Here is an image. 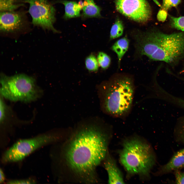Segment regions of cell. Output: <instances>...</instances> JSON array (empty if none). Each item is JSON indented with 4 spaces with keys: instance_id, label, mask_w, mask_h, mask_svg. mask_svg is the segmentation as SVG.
<instances>
[{
    "instance_id": "cell-24",
    "label": "cell",
    "mask_w": 184,
    "mask_h": 184,
    "mask_svg": "<svg viewBox=\"0 0 184 184\" xmlns=\"http://www.w3.org/2000/svg\"><path fill=\"white\" fill-rule=\"evenodd\" d=\"M167 12L162 9L159 10L157 15V18L158 21L162 22L165 21L167 15Z\"/></svg>"
},
{
    "instance_id": "cell-23",
    "label": "cell",
    "mask_w": 184,
    "mask_h": 184,
    "mask_svg": "<svg viewBox=\"0 0 184 184\" xmlns=\"http://www.w3.org/2000/svg\"><path fill=\"white\" fill-rule=\"evenodd\" d=\"M0 122H3L5 117V106L2 98H1L0 102Z\"/></svg>"
},
{
    "instance_id": "cell-5",
    "label": "cell",
    "mask_w": 184,
    "mask_h": 184,
    "mask_svg": "<svg viewBox=\"0 0 184 184\" xmlns=\"http://www.w3.org/2000/svg\"><path fill=\"white\" fill-rule=\"evenodd\" d=\"M0 93L2 97L10 101L29 102L39 98L41 91L33 78L23 74L1 76Z\"/></svg>"
},
{
    "instance_id": "cell-20",
    "label": "cell",
    "mask_w": 184,
    "mask_h": 184,
    "mask_svg": "<svg viewBox=\"0 0 184 184\" xmlns=\"http://www.w3.org/2000/svg\"><path fill=\"white\" fill-rule=\"evenodd\" d=\"M181 1V0H163L162 9L167 11L172 7H177Z\"/></svg>"
},
{
    "instance_id": "cell-21",
    "label": "cell",
    "mask_w": 184,
    "mask_h": 184,
    "mask_svg": "<svg viewBox=\"0 0 184 184\" xmlns=\"http://www.w3.org/2000/svg\"><path fill=\"white\" fill-rule=\"evenodd\" d=\"M35 181L33 179H26L12 180L8 181L7 183L14 184H32L34 183Z\"/></svg>"
},
{
    "instance_id": "cell-2",
    "label": "cell",
    "mask_w": 184,
    "mask_h": 184,
    "mask_svg": "<svg viewBox=\"0 0 184 184\" xmlns=\"http://www.w3.org/2000/svg\"><path fill=\"white\" fill-rule=\"evenodd\" d=\"M136 51L154 61H174L184 52V32L167 34L152 30L133 35Z\"/></svg>"
},
{
    "instance_id": "cell-14",
    "label": "cell",
    "mask_w": 184,
    "mask_h": 184,
    "mask_svg": "<svg viewBox=\"0 0 184 184\" xmlns=\"http://www.w3.org/2000/svg\"><path fill=\"white\" fill-rule=\"evenodd\" d=\"M129 44L128 39L124 37L116 41L111 47V49L117 55L119 66L122 57L128 49Z\"/></svg>"
},
{
    "instance_id": "cell-8",
    "label": "cell",
    "mask_w": 184,
    "mask_h": 184,
    "mask_svg": "<svg viewBox=\"0 0 184 184\" xmlns=\"http://www.w3.org/2000/svg\"><path fill=\"white\" fill-rule=\"evenodd\" d=\"M116 10L136 22L145 23L151 18V9L147 0H115Z\"/></svg>"
},
{
    "instance_id": "cell-11",
    "label": "cell",
    "mask_w": 184,
    "mask_h": 184,
    "mask_svg": "<svg viewBox=\"0 0 184 184\" xmlns=\"http://www.w3.org/2000/svg\"><path fill=\"white\" fill-rule=\"evenodd\" d=\"M184 168V148L175 153L170 160L160 168L159 172L162 174Z\"/></svg>"
},
{
    "instance_id": "cell-22",
    "label": "cell",
    "mask_w": 184,
    "mask_h": 184,
    "mask_svg": "<svg viewBox=\"0 0 184 184\" xmlns=\"http://www.w3.org/2000/svg\"><path fill=\"white\" fill-rule=\"evenodd\" d=\"M175 182L177 184H184V172L179 170L175 171Z\"/></svg>"
},
{
    "instance_id": "cell-19",
    "label": "cell",
    "mask_w": 184,
    "mask_h": 184,
    "mask_svg": "<svg viewBox=\"0 0 184 184\" xmlns=\"http://www.w3.org/2000/svg\"><path fill=\"white\" fill-rule=\"evenodd\" d=\"M175 135L178 141L184 144V120L182 121L177 127Z\"/></svg>"
},
{
    "instance_id": "cell-27",
    "label": "cell",
    "mask_w": 184,
    "mask_h": 184,
    "mask_svg": "<svg viewBox=\"0 0 184 184\" xmlns=\"http://www.w3.org/2000/svg\"><path fill=\"white\" fill-rule=\"evenodd\" d=\"M3 0H0V1H3Z\"/></svg>"
},
{
    "instance_id": "cell-18",
    "label": "cell",
    "mask_w": 184,
    "mask_h": 184,
    "mask_svg": "<svg viewBox=\"0 0 184 184\" xmlns=\"http://www.w3.org/2000/svg\"><path fill=\"white\" fill-rule=\"evenodd\" d=\"M170 25L173 28L184 31V16L175 17L169 16Z\"/></svg>"
},
{
    "instance_id": "cell-26",
    "label": "cell",
    "mask_w": 184,
    "mask_h": 184,
    "mask_svg": "<svg viewBox=\"0 0 184 184\" xmlns=\"http://www.w3.org/2000/svg\"><path fill=\"white\" fill-rule=\"evenodd\" d=\"M181 106L184 107V100H183L181 102Z\"/></svg>"
},
{
    "instance_id": "cell-1",
    "label": "cell",
    "mask_w": 184,
    "mask_h": 184,
    "mask_svg": "<svg viewBox=\"0 0 184 184\" xmlns=\"http://www.w3.org/2000/svg\"><path fill=\"white\" fill-rule=\"evenodd\" d=\"M100 123H83L65 139L61 148V164L76 182H98L96 169L107 155L108 135Z\"/></svg>"
},
{
    "instance_id": "cell-13",
    "label": "cell",
    "mask_w": 184,
    "mask_h": 184,
    "mask_svg": "<svg viewBox=\"0 0 184 184\" xmlns=\"http://www.w3.org/2000/svg\"><path fill=\"white\" fill-rule=\"evenodd\" d=\"M82 9V16L83 18L102 17L101 9L95 4L93 0H84Z\"/></svg>"
},
{
    "instance_id": "cell-17",
    "label": "cell",
    "mask_w": 184,
    "mask_h": 184,
    "mask_svg": "<svg viewBox=\"0 0 184 184\" xmlns=\"http://www.w3.org/2000/svg\"><path fill=\"white\" fill-rule=\"evenodd\" d=\"M97 59L99 65L102 69L106 70L110 66V58L105 53L102 52H99L98 54Z\"/></svg>"
},
{
    "instance_id": "cell-3",
    "label": "cell",
    "mask_w": 184,
    "mask_h": 184,
    "mask_svg": "<svg viewBox=\"0 0 184 184\" xmlns=\"http://www.w3.org/2000/svg\"><path fill=\"white\" fill-rule=\"evenodd\" d=\"M134 87L132 78L124 75L114 76L98 86L102 110L112 116H125L130 111Z\"/></svg>"
},
{
    "instance_id": "cell-15",
    "label": "cell",
    "mask_w": 184,
    "mask_h": 184,
    "mask_svg": "<svg viewBox=\"0 0 184 184\" xmlns=\"http://www.w3.org/2000/svg\"><path fill=\"white\" fill-rule=\"evenodd\" d=\"M124 26L122 21L117 18L112 25L110 31V40L117 38L123 34Z\"/></svg>"
},
{
    "instance_id": "cell-9",
    "label": "cell",
    "mask_w": 184,
    "mask_h": 184,
    "mask_svg": "<svg viewBox=\"0 0 184 184\" xmlns=\"http://www.w3.org/2000/svg\"><path fill=\"white\" fill-rule=\"evenodd\" d=\"M25 22L24 15L15 11L0 12V29L2 32H13L20 29Z\"/></svg>"
},
{
    "instance_id": "cell-12",
    "label": "cell",
    "mask_w": 184,
    "mask_h": 184,
    "mask_svg": "<svg viewBox=\"0 0 184 184\" xmlns=\"http://www.w3.org/2000/svg\"><path fill=\"white\" fill-rule=\"evenodd\" d=\"M55 2L61 3L64 5L65 13L63 18L65 19L77 17L81 16L80 11L83 5L82 1H80L78 3L74 1L59 0Z\"/></svg>"
},
{
    "instance_id": "cell-6",
    "label": "cell",
    "mask_w": 184,
    "mask_h": 184,
    "mask_svg": "<svg viewBox=\"0 0 184 184\" xmlns=\"http://www.w3.org/2000/svg\"><path fill=\"white\" fill-rule=\"evenodd\" d=\"M57 133L42 134L28 139H20L7 150L2 156L3 163L17 162L22 160L37 149L59 141L63 138Z\"/></svg>"
},
{
    "instance_id": "cell-7",
    "label": "cell",
    "mask_w": 184,
    "mask_h": 184,
    "mask_svg": "<svg viewBox=\"0 0 184 184\" xmlns=\"http://www.w3.org/2000/svg\"><path fill=\"white\" fill-rule=\"evenodd\" d=\"M23 2L29 4V13L34 25L54 32H59L53 26L56 20V10L48 0H24Z\"/></svg>"
},
{
    "instance_id": "cell-25",
    "label": "cell",
    "mask_w": 184,
    "mask_h": 184,
    "mask_svg": "<svg viewBox=\"0 0 184 184\" xmlns=\"http://www.w3.org/2000/svg\"><path fill=\"white\" fill-rule=\"evenodd\" d=\"M0 182L1 183H2L5 180V177L3 171L1 169L0 170Z\"/></svg>"
},
{
    "instance_id": "cell-4",
    "label": "cell",
    "mask_w": 184,
    "mask_h": 184,
    "mask_svg": "<svg viewBox=\"0 0 184 184\" xmlns=\"http://www.w3.org/2000/svg\"><path fill=\"white\" fill-rule=\"evenodd\" d=\"M119 158L126 171L132 175H148L155 162L150 146L136 137L127 139L124 142Z\"/></svg>"
},
{
    "instance_id": "cell-10",
    "label": "cell",
    "mask_w": 184,
    "mask_h": 184,
    "mask_svg": "<svg viewBox=\"0 0 184 184\" xmlns=\"http://www.w3.org/2000/svg\"><path fill=\"white\" fill-rule=\"evenodd\" d=\"M104 160V168L108 175V183H124L122 174L114 160L107 156Z\"/></svg>"
},
{
    "instance_id": "cell-28",
    "label": "cell",
    "mask_w": 184,
    "mask_h": 184,
    "mask_svg": "<svg viewBox=\"0 0 184 184\" xmlns=\"http://www.w3.org/2000/svg\"></svg>"
},
{
    "instance_id": "cell-16",
    "label": "cell",
    "mask_w": 184,
    "mask_h": 184,
    "mask_svg": "<svg viewBox=\"0 0 184 184\" xmlns=\"http://www.w3.org/2000/svg\"><path fill=\"white\" fill-rule=\"evenodd\" d=\"M85 64L86 68L90 72H96L98 69L99 64L97 58L91 54L86 58Z\"/></svg>"
}]
</instances>
